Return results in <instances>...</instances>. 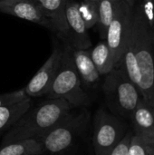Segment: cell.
Wrapping results in <instances>:
<instances>
[{"mask_svg":"<svg viewBox=\"0 0 154 155\" xmlns=\"http://www.w3.org/2000/svg\"><path fill=\"white\" fill-rule=\"evenodd\" d=\"M72 106L64 99H48L20 117L6 132L3 144L12 142L43 138L65 114Z\"/></svg>","mask_w":154,"mask_h":155,"instance_id":"obj_1","label":"cell"},{"mask_svg":"<svg viewBox=\"0 0 154 155\" xmlns=\"http://www.w3.org/2000/svg\"><path fill=\"white\" fill-rule=\"evenodd\" d=\"M130 42L142 76L139 92L143 101L152 108L154 106L153 30L146 21L140 5L133 8Z\"/></svg>","mask_w":154,"mask_h":155,"instance_id":"obj_2","label":"cell"},{"mask_svg":"<svg viewBox=\"0 0 154 155\" xmlns=\"http://www.w3.org/2000/svg\"><path fill=\"white\" fill-rule=\"evenodd\" d=\"M105 102L111 113L118 117L131 118L143 97L123 66H115L103 82Z\"/></svg>","mask_w":154,"mask_h":155,"instance_id":"obj_3","label":"cell"},{"mask_svg":"<svg viewBox=\"0 0 154 155\" xmlns=\"http://www.w3.org/2000/svg\"><path fill=\"white\" fill-rule=\"evenodd\" d=\"M45 95L49 99H64L72 108H84L90 104V97L82 86L71 47L63 50L60 66Z\"/></svg>","mask_w":154,"mask_h":155,"instance_id":"obj_4","label":"cell"},{"mask_svg":"<svg viewBox=\"0 0 154 155\" xmlns=\"http://www.w3.org/2000/svg\"><path fill=\"white\" fill-rule=\"evenodd\" d=\"M90 121V113L85 109L65 114L43 138L38 140L44 152L59 153L67 150L84 132Z\"/></svg>","mask_w":154,"mask_h":155,"instance_id":"obj_5","label":"cell"},{"mask_svg":"<svg viewBox=\"0 0 154 155\" xmlns=\"http://www.w3.org/2000/svg\"><path fill=\"white\" fill-rule=\"evenodd\" d=\"M125 126L120 118L100 109L93 119V147L95 155H107L125 136Z\"/></svg>","mask_w":154,"mask_h":155,"instance_id":"obj_6","label":"cell"},{"mask_svg":"<svg viewBox=\"0 0 154 155\" xmlns=\"http://www.w3.org/2000/svg\"><path fill=\"white\" fill-rule=\"evenodd\" d=\"M133 8L124 0H121L107 29L105 41L113 54L115 66L119 64L130 37Z\"/></svg>","mask_w":154,"mask_h":155,"instance_id":"obj_7","label":"cell"},{"mask_svg":"<svg viewBox=\"0 0 154 155\" xmlns=\"http://www.w3.org/2000/svg\"><path fill=\"white\" fill-rule=\"evenodd\" d=\"M62 55L63 50L55 47L47 61L25 86V92L28 97H40L46 94L60 66Z\"/></svg>","mask_w":154,"mask_h":155,"instance_id":"obj_8","label":"cell"},{"mask_svg":"<svg viewBox=\"0 0 154 155\" xmlns=\"http://www.w3.org/2000/svg\"><path fill=\"white\" fill-rule=\"evenodd\" d=\"M65 18L67 25V40L75 49H88L91 39L87 33V27L79 11V4L67 0L65 5Z\"/></svg>","mask_w":154,"mask_h":155,"instance_id":"obj_9","label":"cell"},{"mask_svg":"<svg viewBox=\"0 0 154 155\" xmlns=\"http://www.w3.org/2000/svg\"><path fill=\"white\" fill-rule=\"evenodd\" d=\"M0 12L54 29L52 22L32 0H0Z\"/></svg>","mask_w":154,"mask_h":155,"instance_id":"obj_10","label":"cell"},{"mask_svg":"<svg viewBox=\"0 0 154 155\" xmlns=\"http://www.w3.org/2000/svg\"><path fill=\"white\" fill-rule=\"evenodd\" d=\"M131 118L133 124V134L154 146V113L143 99Z\"/></svg>","mask_w":154,"mask_h":155,"instance_id":"obj_11","label":"cell"},{"mask_svg":"<svg viewBox=\"0 0 154 155\" xmlns=\"http://www.w3.org/2000/svg\"><path fill=\"white\" fill-rule=\"evenodd\" d=\"M73 58L84 84L87 88H96L100 81V74L97 71L88 49L73 50Z\"/></svg>","mask_w":154,"mask_h":155,"instance_id":"obj_12","label":"cell"},{"mask_svg":"<svg viewBox=\"0 0 154 155\" xmlns=\"http://www.w3.org/2000/svg\"><path fill=\"white\" fill-rule=\"evenodd\" d=\"M42 13L52 22L54 29L62 37L67 38V25L65 18V5L67 0H32Z\"/></svg>","mask_w":154,"mask_h":155,"instance_id":"obj_13","label":"cell"},{"mask_svg":"<svg viewBox=\"0 0 154 155\" xmlns=\"http://www.w3.org/2000/svg\"><path fill=\"white\" fill-rule=\"evenodd\" d=\"M31 107V99L0 107V134L8 131Z\"/></svg>","mask_w":154,"mask_h":155,"instance_id":"obj_14","label":"cell"},{"mask_svg":"<svg viewBox=\"0 0 154 155\" xmlns=\"http://www.w3.org/2000/svg\"><path fill=\"white\" fill-rule=\"evenodd\" d=\"M43 153L41 143L34 139L12 142L0 148V155H41Z\"/></svg>","mask_w":154,"mask_h":155,"instance_id":"obj_15","label":"cell"},{"mask_svg":"<svg viewBox=\"0 0 154 155\" xmlns=\"http://www.w3.org/2000/svg\"><path fill=\"white\" fill-rule=\"evenodd\" d=\"M90 54L100 75L108 74L115 67L113 54L106 41L100 42L92 51H90Z\"/></svg>","mask_w":154,"mask_h":155,"instance_id":"obj_16","label":"cell"},{"mask_svg":"<svg viewBox=\"0 0 154 155\" xmlns=\"http://www.w3.org/2000/svg\"><path fill=\"white\" fill-rule=\"evenodd\" d=\"M121 0H99L98 2V29L100 36L105 40L107 29L112 22Z\"/></svg>","mask_w":154,"mask_h":155,"instance_id":"obj_17","label":"cell"},{"mask_svg":"<svg viewBox=\"0 0 154 155\" xmlns=\"http://www.w3.org/2000/svg\"><path fill=\"white\" fill-rule=\"evenodd\" d=\"M79 11L87 29L92 28L98 22V4L84 2L79 5Z\"/></svg>","mask_w":154,"mask_h":155,"instance_id":"obj_18","label":"cell"},{"mask_svg":"<svg viewBox=\"0 0 154 155\" xmlns=\"http://www.w3.org/2000/svg\"><path fill=\"white\" fill-rule=\"evenodd\" d=\"M127 155H154V146L133 134Z\"/></svg>","mask_w":154,"mask_h":155,"instance_id":"obj_19","label":"cell"},{"mask_svg":"<svg viewBox=\"0 0 154 155\" xmlns=\"http://www.w3.org/2000/svg\"><path fill=\"white\" fill-rule=\"evenodd\" d=\"M27 98H30L26 95L25 89H20L15 92L6 93L0 94V107L5 105H11L19 102H22Z\"/></svg>","mask_w":154,"mask_h":155,"instance_id":"obj_20","label":"cell"},{"mask_svg":"<svg viewBox=\"0 0 154 155\" xmlns=\"http://www.w3.org/2000/svg\"><path fill=\"white\" fill-rule=\"evenodd\" d=\"M142 12L148 22L151 28H154V0H143L141 4H139Z\"/></svg>","mask_w":154,"mask_h":155,"instance_id":"obj_21","label":"cell"},{"mask_svg":"<svg viewBox=\"0 0 154 155\" xmlns=\"http://www.w3.org/2000/svg\"><path fill=\"white\" fill-rule=\"evenodd\" d=\"M133 135V132L126 133V134L123 138V140L107 155H127L128 148H129Z\"/></svg>","mask_w":154,"mask_h":155,"instance_id":"obj_22","label":"cell"},{"mask_svg":"<svg viewBox=\"0 0 154 155\" xmlns=\"http://www.w3.org/2000/svg\"><path fill=\"white\" fill-rule=\"evenodd\" d=\"M131 7H134L135 6V3H136V0H124Z\"/></svg>","mask_w":154,"mask_h":155,"instance_id":"obj_23","label":"cell"},{"mask_svg":"<svg viewBox=\"0 0 154 155\" xmlns=\"http://www.w3.org/2000/svg\"><path fill=\"white\" fill-rule=\"evenodd\" d=\"M84 2H88V3H93V4H98L99 0H84Z\"/></svg>","mask_w":154,"mask_h":155,"instance_id":"obj_24","label":"cell"},{"mask_svg":"<svg viewBox=\"0 0 154 155\" xmlns=\"http://www.w3.org/2000/svg\"><path fill=\"white\" fill-rule=\"evenodd\" d=\"M153 44H154V28H153Z\"/></svg>","mask_w":154,"mask_h":155,"instance_id":"obj_25","label":"cell"},{"mask_svg":"<svg viewBox=\"0 0 154 155\" xmlns=\"http://www.w3.org/2000/svg\"><path fill=\"white\" fill-rule=\"evenodd\" d=\"M152 111H153V113H154V106L152 107Z\"/></svg>","mask_w":154,"mask_h":155,"instance_id":"obj_26","label":"cell"}]
</instances>
